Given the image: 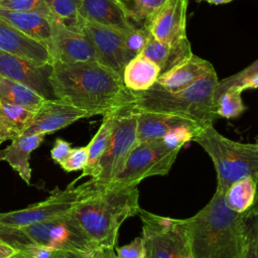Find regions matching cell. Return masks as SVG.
Listing matches in <instances>:
<instances>
[{
	"instance_id": "cell-1",
	"label": "cell",
	"mask_w": 258,
	"mask_h": 258,
	"mask_svg": "<svg viewBox=\"0 0 258 258\" xmlns=\"http://www.w3.org/2000/svg\"><path fill=\"white\" fill-rule=\"evenodd\" d=\"M49 82L55 99L85 111L89 117L114 112L131 99L122 76L98 61H53Z\"/></svg>"
},
{
	"instance_id": "cell-2",
	"label": "cell",
	"mask_w": 258,
	"mask_h": 258,
	"mask_svg": "<svg viewBox=\"0 0 258 258\" xmlns=\"http://www.w3.org/2000/svg\"><path fill=\"white\" fill-rule=\"evenodd\" d=\"M139 209L137 183L108 184L97 185L72 213L97 248H115L119 228L126 219L137 215Z\"/></svg>"
},
{
	"instance_id": "cell-3",
	"label": "cell",
	"mask_w": 258,
	"mask_h": 258,
	"mask_svg": "<svg viewBox=\"0 0 258 258\" xmlns=\"http://www.w3.org/2000/svg\"><path fill=\"white\" fill-rule=\"evenodd\" d=\"M243 214L232 211L216 189L201 211L182 219L192 258H241Z\"/></svg>"
},
{
	"instance_id": "cell-4",
	"label": "cell",
	"mask_w": 258,
	"mask_h": 258,
	"mask_svg": "<svg viewBox=\"0 0 258 258\" xmlns=\"http://www.w3.org/2000/svg\"><path fill=\"white\" fill-rule=\"evenodd\" d=\"M218 82L215 70L184 90L169 92L154 84L142 92H131L127 106L137 112L175 114L197 121L203 126L213 124L217 115L214 106V90Z\"/></svg>"
},
{
	"instance_id": "cell-5",
	"label": "cell",
	"mask_w": 258,
	"mask_h": 258,
	"mask_svg": "<svg viewBox=\"0 0 258 258\" xmlns=\"http://www.w3.org/2000/svg\"><path fill=\"white\" fill-rule=\"evenodd\" d=\"M191 141L211 157L217 173V190L225 194L235 181L251 176L258 180V144L242 143L219 133L213 124L203 127Z\"/></svg>"
},
{
	"instance_id": "cell-6",
	"label": "cell",
	"mask_w": 258,
	"mask_h": 258,
	"mask_svg": "<svg viewBox=\"0 0 258 258\" xmlns=\"http://www.w3.org/2000/svg\"><path fill=\"white\" fill-rule=\"evenodd\" d=\"M144 258H192L182 219L162 217L139 209Z\"/></svg>"
},
{
	"instance_id": "cell-7",
	"label": "cell",
	"mask_w": 258,
	"mask_h": 258,
	"mask_svg": "<svg viewBox=\"0 0 258 258\" xmlns=\"http://www.w3.org/2000/svg\"><path fill=\"white\" fill-rule=\"evenodd\" d=\"M137 115L129 106L111 112L110 140L99 164V174L92 179L97 185L110 184L122 170L128 155L137 143Z\"/></svg>"
},
{
	"instance_id": "cell-8",
	"label": "cell",
	"mask_w": 258,
	"mask_h": 258,
	"mask_svg": "<svg viewBox=\"0 0 258 258\" xmlns=\"http://www.w3.org/2000/svg\"><path fill=\"white\" fill-rule=\"evenodd\" d=\"M75 183L76 181H73L64 189L55 190L44 201L30 205L25 209L0 213V222L7 226L22 228L72 212L79 202L97 188L92 179L80 185Z\"/></svg>"
},
{
	"instance_id": "cell-9",
	"label": "cell",
	"mask_w": 258,
	"mask_h": 258,
	"mask_svg": "<svg viewBox=\"0 0 258 258\" xmlns=\"http://www.w3.org/2000/svg\"><path fill=\"white\" fill-rule=\"evenodd\" d=\"M180 149L167 146L162 139L137 142L126 162L110 184L139 183L142 179L169 172Z\"/></svg>"
},
{
	"instance_id": "cell-10",
	"label": "cell",
	"mask_w": 258,
	"mask_h": 258,
	"mask_svg": "<svg viewBox=\"0 0 258 258\" xmlns=\"http://www.w3.org/2000/svg\"><path fill=\"white\" fill-rule=\"evenodd\" d=\"M36 245L79 253L97 248L88 238L72 212L21 228Z\"/></svg>"
},
{
	"instance_id": "cell-11",
	"label": "cell",
	"mask_w": 258,
	"mask_h": 258,
	"mask_svg": "<svg viewBox=\"0 0 258 258\" xmlns=\"http://www.w3.org/2000/svg\"><path fill=\"white\" fill-rule=\"evenodd\" d=\"M82 31L92 43L97 61L122 76L125 66L131 59L122 33L88 20H84Z\"/></svg>"
},
{
	"instance_id": "cell-12",
	"label": "cell",
	"mask_w": 258,
	"mask_h": 258,
	"mask_svg": "<svg viewBox=\"0 0 258 258\" xmlns=\"http://www.w3.org/2000/svg\"><path fill=\"white\" fill-rule=\"evenodd\" d=\"M51 42L48 51L53 61L77 63L97 61L92 43L83 31L64 26L59 20L50 17Z\"/></svg>"
},
{
	"instance_id": "cell-13",
	"label": "cell",
	"mask_w": 258,
	"mask_h": 258,
	"mask_svg": "<svg viewBox=\"0 0 258 258\" xmlns=\"http://www.w3.org/2000/svg\"><path fill=\"white\" fill-rule=\"evenodd\" d=\"M52 64H36L0 51V75L29 87L44 99H55L49 82Z\"/></svg>"
},
{
	"instance_id": "cell-14",
	"label": "cell",
	"mask_w": 258,
	"mask_h": 258,
	"mask_svg": "<svg viewBox=\"0 0 258 258\" xmlns=\"http://www.w3.org/2000/svg\"><path fill=\"white\" fill-rule=\"evenodd\" d=\"M188 0H166L143 26L160 42L174 44L186 38Z\"/></svg>"
},
{
	"instance_id": "cell-15",
	"label": "cell",
	"mask_w": 258,
	"mask_h": 258,
	"mask_svg": "<svg viewBox=\"0 0 258 258\" xmlns=\"http://www.w3.org/2000/svg\"><path fill=\"white\" fill-rule=\"evenodd\" d=\"M87 117L89 115L85 111L61 100L46 99L35 112L23 135L50 134Z\"/></svg>"
},
{
	"instance_id": "cell-16",
	"label": "cell",
	"mask_w": 258,
	"mask_h": 258,
	"mask_svg": "<svg viewBox=\"0 0 258 258\" xmlns=\"http://www.w3.org/2000/svg\"><path fill=\"white\" fill-rule=\"evenodd\" d=\"M80 14L84 20L124 33L135 25L122 0H81Z\"/></svg>"
},
{
	"instance_id": "cell-17",
	"label": "cell",
	"mask_w": 258,
	"mask_h": 258,
	"mask_svg": "<svg viewBox=\"0 0 258 258\" xmlns=\"http://www.w3.org/2000/svg\"><path fill=\"white\" fill-rule=\"evenodd\" d=\"M0 51L13 54L36 64H52L47 47L26 36L10 24L0 19Z\"/></svg>"
},
{
	"instance_id": "cell-18",
	"label": "cell",
	"mask_w": 258,
	"mask_h": 258,
	"mask_svg": "<svg viewBox=\"0 0 258 258\" xmlns=\"http://www.w3.org/2000/svg\"><path fill=\"white\" fill-rule=\"evenodd\" d=\"M214 70L210 61L192 53L186 60L159 75L155 84L166 91L178 92L186 89Z\"/></svg>"
},
{
	"instance_id": "cell-19",
	"label": "cell",
	"mask_w": 258,
	"mask_h": 258,
	"mask_svg": "<svg viewBox=\"0 0 258 258\" xmlns=\"http://www.w3.org/2000/svg\"><path fill=\"white\" fill-rule=\"evenodd\" d=\"M137 114V142L161 139L167 132L180 126H203L195 120L175 114L146 111Z\"/></svg>"
},
{
	"instance_id": "cell-20",
	"label": "cell",
	"mask_w": 258,
	"mask_h": 258,
	"mask_svg": "<svg viewBox=\"0 0 258 258\" xmlns=\"http://www.w3.org/2000/svg\"><path fill=\"white\" fill-rule=\"evenodd\" d=\"M0 19L26 36L44 44L47 49L51 42L50 17L37 12H21L0 9Z\"/></svg>"
},
{
	"instance_id": "cell-21",
	"label": "cell",
	"mask_w": 258,
	"mask_h": 258,
	"mask_svg": "<svg viewBox=\"0 0 258 258\" xmlns=\"http://www.w3.org/2000/svg\"><path fill=\"white\" fill-rule=\"evenodd\" d=\"M140 54L155 62L161 75L186 60L192 54V51L187 37L174 44H167L158 41L150 34Z\"/></svg>"
},
{
	"instance_id": "cell-22",
	"label": "cell",
	"mask_w": 258,
	"mask_h": 258,
	"mask_svg": "<svg viewBox=\"0 0 258 258\" xmlns=\"http://www.w3.org/2000/svg\"><path fill=\"white\" fill-rule=\"evenodd\" d=\"M44 135H21L13 140L4 150H1V160H5L19 174V176L30 184L31 167L29 157L43 141Z\"/></svg>"
},
{
	"instance_id": "cell-23",
	"label": "cell",
	"mask_w": 258,
	"mask_h": 258,
	"mask_svg": "<svg viewBox=\"0 0 258 258\" xmlns=\"http://www.w3.org/2000/svg\"><path fill=\"white\" fill-rule=\"evenodd\" d=\"M159 75L160 70L155 62L142 54H138L125 66L122 81L129 91L142 92L150 89L156 83Z\"/></svg>"
},
{
	"instance_id": "cell-24",
	"label": "cell",
	"mask_w": 258,
	"mask_h": 258,
	"mask_svg": "<svg viewBox=\"0 0 258 258\" xmlns=\"http://www.w3.org/2000/svg\"><path fill=\"white\" fill-rule=\"evenodd\" d=\"M34 114L20 106L0 103V144L23 135Z\"/></svg>"
},
{
	"instance_id": "cell-25",
	"label": "cell",
	"mask_w": 258,
	"mask_h": 258,
	"mask_svg": "<svg viewBox=\"0 0 258 258\" xmlns=\"http://www.w3.org/2000/svg\"><path fill=\"white\" fill-rule=\"evenodd\" d=\"M45 100L29 87L0 75V103L20 106L36 112Z\"/></svg>"
},
{
	"instance_id": "cell-26",
	"label": "cell",
	"mask_w": 258,
	"mask_h": 258,
	"mask_svg": "<svg viewBox=\"0 0 258 258\" xmlns=\"http://www.w3.org/2000/svg\"><path fill=\"white\" fill-rule=\"evenodd\" d=\"M111 128H112V116L111 113L104 115L103 121L94 135L90 143L87 145L89 150L88 161L83 169V173L75 179V181L89 176L91 179H94L99 174V164L104 155V152L108 146L110 135H111Z\"/></svg>"
},
{
	"instance_id": "cell-27",
	"label": "cell",
	"mask_w": 258,
	"mask_h": 258,
	"mask_svg": "<svg viewBox=\"0 0 258 258\" xmlns=\"http://www.w3.org/2000/svg\"><path fill=\"white\" fill-rule=\"evenodd\" d=\"M257 181L246 176L232 183L224 194L226 205L236 213L246 212L255 203Z\"/></svg>"
},
{
	"instance_id": "cell-28",
	"label": "cell",
	"mask_w": 258,
	"mask_h": 258,
	"mask_svg": "<svg viewBox=\"0 0 258 258\" xmlns=\"http://www.w3.org/2000/svg\"><path fill=\"white\" fill-rule=\"evenodd\" d=\"M258 87V61H253L250 66L222 81H218L214 90L213 99L227 91L243 92L247 89H257Z\"/></svg>"
},
{
	"instance_id": "cell-29",
	"label": "cell",
	"mask_w": 258,
	"mask_h": 258,
	"mask_svg": "<svg viewBox=\"0 0 258 258\" xmlns=\"http://www.w3.org/2000/svg\"><path fill=\"white\" fill-rule=\"evenodd\" d=\"M241 258H258V210L256 202L243 214Z\"/></svg>"
},
{
	"instance_id": "cell-30",
	"label": "cell",
	"mask_w": 258,
	"mask_h": 258,
	"mask_svg": "<svg viewBox=\"0 0 258 258\" xmlns=\"http://www.w3.org/2000/svg\"><path fill=\"white\" fill-rule=\"evenodd\" d=\"M51 15L64 26L82 31L84 19L80 14L81 0H44Z\"/></svg>"
},
{
	"instance_id": "cell-31",
	"label": "cell",
	"mask_w": 258,
	"mask_h": 258,
	"mask_svg": "<svg viewBox=\"0 0 258 258\" xmlns=\"http://www.w3.org/2000/svg\"><path fill=\"white\" fill-rule=\"evenodd\" d=\"M242 92L227 91L214 100L215 113L217 117L232 119L239 117L246 110L241 97Z\"/></svg>"
},
{
	"instance_id": "cell-32",
	"label": "cell",
	"mask_w": 258,
	"mask_h": 258,
	"mask_svg": "<svg viewBox=\"0 0 258 258\" xmlns=\"http://www.w3.org/2000/svg\"><path fill=\"white\" fill-rule=\"evenodd\" d=\"M128 8L131 19L140 22L152 17L166 0H122Z\"/></svg>"
},
{
	"instance_id": "cell-33",
	"label": "cell",
	"mask_w": 258,
	"mask_h": 258,
	"mask_svg": "<svg viewBox=\"0 0 258 258\" xmlns=\"http://www.w3.org/2000/svg\"><path fill=\"white\" fill-rule=\"evenodd\" d=\"M150 33L144 27H133L132 29L122 33L123 42L127 53L131 58L140 54L146 45Z\"/></svg>"
},
{
	"instance_id": "cell-34",
	"label": "cell",
	"mask_w": 258,
	"mask_h": 258,
	"mask_svg": "<svg viewBox=\"0 0 258 258\" xmlns=\"http://www.w3.org/2000/svg\"><path fill=\"white\" fill-rule=\"evenodd\" d=\"M0 9L21 12H37L47 17H52L44 0H0Z\"/></svg>"
},
{
	"instance_id": "cell-35",
	"label": "cell",
	"mask_w": 258,
	"mask_h": 258,
	"mask_svg": "<svg viewBox=\"0 0 258 258\" xmlns=\"http://www.w3.org/2000/svg\"><path fill=\"white\" fill-rule=\"evenodd\" d=\"M0 242L6 243L15 249L21 251L28 245L33 244L24 234L21 228L7 226L0 222Z\"/></svg>"
},
{
	"instance_id": "cell-36",
	"label": "cell",
	"mask_w": 258,
	"mask_h": 258,
	"mask_svg": "<svg viewBox=\"0 0 258 258\" xmlns=\"http://www.w3.org/2000/svg\"><path fill=\"white\" fill-rule=\"evenodd\" d=\"M19 252L27 258H70L73 254V252L62 251L36 244L28 245Z\"/></svg>"
},
{
	"instance_id": "cell-37",
	"label": "cell",
	"mask_w": 258,
	"mask_h": 258,
	"mask_svg": "<svg viewBox=\"0 0 258 258\" xmlns=\"http://www.w3.org/2000/svg\"><path fill=\"white\" fill-rule=\"evenodd\" d=\"M89 156L88 146H82L77 148H72L69 156L60 164L61 168L68 172L83 170Z\"/></svg>"
},
{
	"instance_id": "cell-38",
	"label": "cell",
	"mask_w": 258,
	"mask_h": 258,
	"mask_svg": "<svg viewBox=\"0 0 258 258\" xmlns=\"http://www.w3.org/2000/svg\"><path fill=\"white\" fill-rule=\"evenodd\" d=\"M118 258H144L145 249L141 237L135 238L132 242L121 247H115Z\"/></svg>"
},
{
	"instance_id": "cell-39",
	"label": "cell",
	"mask_w": 258,
	"mask_h": 258,
	"mask_svg": "<svg viewBox=\"0 0 258 258\" xmlns=\"http://www.w3.org/2000/svg\"><path fill=\"white\" fill-rule=\"evenodd\" d=\"M71 150H72V146L68 141L61 138H56L50 150V156L55 163L60 165L64 161V159L69 156Z\"/></svg>"
},
{
	"instance_id": "cell-40",
	"label": "cell",
	"mask_w": 258,
	"mask_h": 258,
	"mask_svg": "<svg viewBox=\"0 0 258 258\" xmlns=\"http://www.w3.org/2000/svg\"><path fill=\"white\" fill-rule=\"evenodd\" d=\"M16 253H18L17 249L6 243L0 242V258H10Z\"/></svg>"
},
{
	"instance_id": "cell-41",
	"label": "cell",
	"mask_w": 258,
	"mask_h": 258,
	"mask_svg": "<svg viewBox=\"0 0 258 258\" xmlns=\"http://www.w3.org/2000/svg\"><path fill=\"white\" fill-rule=\"evenodd\" d=\"M76 258H103V256L101 253V249L95 248L89 251L76 253Z\"/></svg>"
},
{
	"instance_id": "cell-42",
	"label": "cell",
	"mask_w": 258,
	"mask_h": 258,
	"mask_svg": "<svg viewBox=\"0 0 258 258\" xmlns=\"http://www.w3.org/2000/svg\"><path fill=\"white\" fill-rule=\"evenodd\" d=\"M103 258H118L115 248H100Z\"/></svg>"
},
{
	"instance_id": "cell-43",
	"label": "cell",
	"mask_w": 258,
	"mask_h": 258,
	"mask_svg": "<svg viewBox=\"0 0 258 258\" xmlns=\"http://www.w3.org/2000/svg\"><path fill=\"white\" fill-rule=\"evenodd\" d=\"M197 1H206L208 3H211V4H216V5H219V4H227V3H230L234 0H197Z\"/></svg>"
},
{
	"instance_id": "cell-44",
	"label": "cell",
	"mask_w": 258,
	"mask_h": 258,
	"mask_svg": "<svg viewBox=\"0 0 258 258\" xmlns=\"http://www.w3.org/2000/svg\"><path fill=\"white\" fill-rule=\"evenodd\" d=\"M10 258H27L26 256H24L22 253H20V252H18V253H16L15 255H13L12 257H10ZM70 258H76V253H73L72 255H71V257Z\"/></svg>"
},
{
	"instance_id": "cell-45",
	"label": "cell",
	"mask_w": 258,
	"mask_h": 258,
	"mask_svg": "<svg viewBox=\"0 0 258 258\" xmlns=\"http://www.w3.org/2000/svg\"><path fill=\"white\" fill-rule=\"evenodd\" d=\"M0 161H1V149H0Z\"/></svg>"
}]
</instances>
